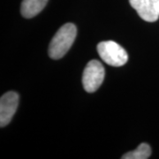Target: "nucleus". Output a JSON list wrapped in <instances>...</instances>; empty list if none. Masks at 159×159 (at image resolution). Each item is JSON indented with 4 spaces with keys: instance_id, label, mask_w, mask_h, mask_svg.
Segmentation results:
<instances>
[{
    "instance_id": "7ed1b4c3",
    "label": "nucleus",
    "mask_w": 159,
    "mask_h": 159,
    "mask_svg": "<svg viewBox=\"0 0 159 159\" xmlns=\"http://www.w3.org/2000/svg\"><path fill=\"white\" fill-rule=\"evenodd\" d=\"M104 80V68L97 60H91L87 64L82 74V84L87 92L93 93L102 85Z\"/></svg>"
},
{
    "instance_id": "423d86ee",
    "label": "nucleus",
    "mask_w": 159,
    "mask_h": 159,
    "mask_svg": "<svg viewBox=\"0 0 159 159\" xmlns=\"http://www.w3.org/2000/svg\"><path fill=\"white\" fill-rule=\"evenodd\" d=\"M48 0H23L20 11L24 18L30 19L37 15L45 7Z\"/></svg>"
},
{
    "instance_id": "0eeeda50",
    "label": "nucleus",
    "mask_w": 159,
    "mask_h": 159,
    "mask_svg": "<svg viewBox=\"0 0 159 159\" xmlns=\"http://www.w3.org/2000/svg\"><path fill=\"white\" fill-rule=\"evenodd\" d=\"M151 155V148L147 143H142L134 150L124 154L122 159H147Z\"/></svg>"
},
{
    "instance_id": "f03ea898",
    "label": "nucleus",
    "mask_w": 159,
    "mask_h": 159,
    "mask_svg": "<svg viewBox=\"0 0 159 159\" xmlns=\"http://www.w3.org/2000/svg\"><path fill=\"white\" fill-rule=\"evenodd\" d=\"M97 52L104 62L112 66H122L128 60V55L125 49L113 41L99 43Z\"/></svg>"
},
{
    "instance_id": "6e6552de",
    "label": "nucleus",
    "mask_w": 159,
    "mask_h": 159,
    "mask_svg": "<svg viewBox=\"0 0 159 159\" xmlns=\"http://www.w3.org/2000/svg\"><path fill=\"white\" fill-rule=\"evenodd\" d=\"M155 6H156V10L157 12L159 15V0H155Z\"/></svg>"
},
{
    "instance_id": "39448f33",
    "label": "nucleus",
    "mask_w": 159,
    "mask_h": 159,
    "mask_svg": "<svg viewBox=\"0 0 159 159\" xmlns=\"http://www.w3.org/2000/svg\"><path fill=\"white\" fill-rule=\"evenodd\" d=\"M129 3L143 20L148 22L157 20L159 15L156 10L155 0H129Z\"/></svg>"
},
{
    "instance_id": "20e7f679",
    "label": "nucleus",
    "mask_w": 159,
    "mask_h": 159,
    "mask_svg": "<svg viewBox=\"0 0 159 159\" xmlns=\"http://www.w3.org/2000/svg\"><path fill=\"white\" fill-rule=\"evenodd\" d=\"M19 103V95L14 91L4 94L0 99V125L4 127L11 122L16 112Z\"/></svg>"
},
{
    "instance_id": "f257e3e1",
    "label": "nucleus",
    "mask_w": 159,
    "mask_h": 159,
    "mask_svg": "<svg viewBox=\"0 0 159 159\" xmlns=\"http://www.w3.org/2000/svg\"><path fill=\"white\" fill-rule=\"evenodd\" d=\"M77 29L73 23L63 25L53 36L49 46V56L53 59L63 57L70 50L76 38Z\"/></svg>"
}]
</instances>
